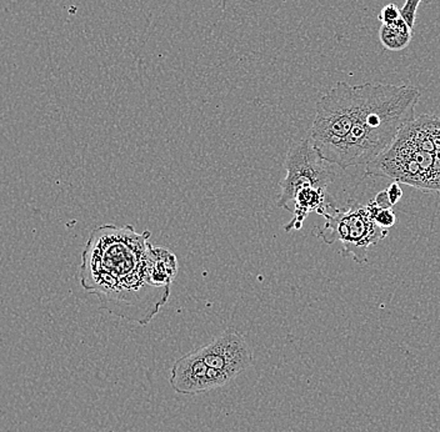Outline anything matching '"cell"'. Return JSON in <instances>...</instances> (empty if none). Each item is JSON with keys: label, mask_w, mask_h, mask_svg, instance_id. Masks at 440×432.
<instances>
[{"label": "cell", "mask_w": 440, "mask_h": 432, "mask_svg": "<svg viewBox=\"0 0 440 432\" xmlns=\"http://www.w3.org/2000/svg\"><path fill=\"white\" fill-rule=\"evenodd\" d=\"M149 231L137 233L132 225H102L90 233L82 254L79 279L94 294L100 307L118 318L146 326L170 295L149 278Z\"/></svg>", "instance_id": "cell-1"}, {"label": "cell", "mask_w": 440, "mask_h": 432, "mask_svg": "<svg viewBox=\"0 0 440 432\" xmlns=\"http://www.w3.org/2000/svg\"><path fill=\"white\" fill-rule=\"evenodd\" d=\"M357 110L351 132L326 158L342 169L367 165L393 144L403 127L415 119L421 91L412 85H358Z\"/></svg>", "instance_id": "cell-2"}, {"label": "cell", "mask_w": 440, "mask_h": 432, "mask_svg": "<svg viewBox=\"0 0 440 432\" xmlns=\"http://www.w3.org/2000/svg\"><path fill=\"white\" fill-rule=\"evenodd\" d=\"M326 223L317 229V236L326 245L342 244V255L363 265L368 261V249L382 242L388 230L380 228L370 217L367 205L349 199L344 209L337 205L324 214Z\"/></svg>", "instance_id": "cell-3"}, {"label": "cell", "mask_w": 440, "mask_h": 432, "mask_svg": "<svg viewBox=\"0 0 440 432\" xmlns=\"http://www.w3.org/2000/svg\"><path fill=\"white\" fill-rule=\"evenodd\" d=\"M332 164L320 158L312 140L303 139L290 147L284 163L285 177L279 183L281 195L276 205L290 211L294 197L304 188L326 189L334 179Z\"/></svg>", "instance_id": "cell-4"}, {"label": "cell", "mask_w": 440, "mask_h": 432, "mask_svg": "<svg viewBox=\"0 0 440 432\" xmlns=\"http://www.w3.org/2000/svg\"><path fill=\"white\" fill-rule=\"evenodd\" d=\"M197 352L205 365L223 376L228 384L254 363V356L245 337L234 329L224 331Z\"/></svg>", "instance_id": "cell-5"}, {"label": "cell", "mask_w": 440, "mask_h": 432, "mask_svg": "<svg viewBox=\"0 0 440 432\" xmlns=\"http://www.w3.org/2000/svg\"><path fill=\"white\" fill-rule=\"evenodd\" d=\"M170 385L177 394L193 396L223 388L228 385V381L209 369L195 350L174 363L170 371Z\"/></svg>", "instance_id": "cell-6"}, {"label": "cell", "mask_w": 440, "mask_h": 432, "mask_svg": "<svg viewBox=\"0 0 440 432\" xmlns=\"http://www.w3.org/2000/svg\"><path fill=\"white\" fill-rule=\"evenodd\" d=\"M149 278L157 287H169L178 273V260L169 249L150 246L149 250Z\"/></svg>", "instance_id": "cell-7"}, {"label": "cell", "mask_w": 440, "mask_h": 432, "mask_svg": "<svg viewBox=\"0 0 440 432\" xmlns=\"http://www.w3.org/2000/svg\"><path fill=\"white\" fill-rule=\"evenodd\" d=\"M413 29L409 28L407 21L399 19L390 23V24H382L379 29V39L387 51H399L405 49L409 43L412 42Z\"/></svg>", "instance_id": "cell-8"}, {"label": "cell", "mask_w": 440, "mask_h": 432, "mask_svg": "<svg viewBox=\"0 0 440 432\" xmlns=\"http://www.w3.org/2000/svg\"><path fill=\"white\" fill-rule=\"evenodd\" d=\"M367 209L369 211L370 217L380 228L388 230L396 225V215L393 209H382L374 201L367 204Z\"/></svg>", "instance_id": "cell-9"}, {"label": "cell", "mask_w": 440, "mask_h": 432, "mask_svg": "<svg viewBox=\"0 0 440 432\" xmlns=\"http://www.w3.org/2000/svg\"><path fill=\"white\" fill-rule=\"evenodd\" d=\"M433 140L434 145H435L433 191H440V118L435 115H434Z\"/></svg>", "instance_id": "cell-10"}, {"label": "cell", "mask_w": 440, "mask_h": 432, "mask_svg": "<svg viewBox=\"0 0 440 432\" xmlns=\"http://www.w3.org/2000/svg\"><path fill=\"white\" fill-rule=\"evenodd\" d=\"M421 1L423 0H405L404 6L401 9L402 18L407 21V24H408L410 29H413V26H414L415 19H416V10H418V7L421 6Z\"/></svg>", "instance_id": "cell-11"}, {"label": "cell", "mask_w": 440, "mask_h": 432, "mask_svg": "<svg viewBox=\"0 0 440 432\" xmlns=\"http://www.w3.org/2000/svg\"><path fill=\"white\" fill-rule=\"evenodd\" d=\"M402 18L401 9L396 7V4H388L380 10L378 19L380 20L382 24H390L394 23L396 20Z\"/></svg>", "instance_id": "cell-12"}, {"label": "cell", "mask_w": 440, "mask_h": 432, "mask_svg": "<svg viewBox=\"0 0 440 432\" xmlns=\"http://www.w3.org/2000/svg\"><path fill=\"white\" fill-rule=\"evenodd\" d=\"M388 197H389L390 203L394 206L403 197V189L401 184L398 181H394L393 184H390L387 189Z\"/></svg>", "instance_id": "cell-13"}, {"label": "cell", "mask_w": 440, "mask_h": 432, "mask_svg": "<svg viewBox=\"0 0 440 432\" xmlns=\"http://www.w3.org/2000/svg\"><path fill=\"white\" fill-rule=\"evenodd\" d=\"M373 201H374L379 208H382V209H393V205L390 203L389 197H388L387 190L378 192L376 199H374Z\"/></svg>", "instance_id": "cell-14"}]
</instances>
